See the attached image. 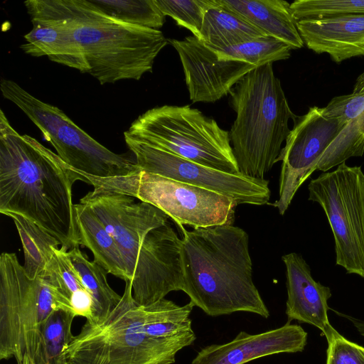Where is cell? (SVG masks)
I'll use <instances>...</instances> for the list:
<instances>
[{
	"label": "cell",
	"mask_w": 364,
	"mask_h": 364,
	"mask_svg": "<svg viewBox=\"0 0 364 364\" xmlns=\"http://www.w3.org/2000/svg\"><path fill=\"white\" fill-rule=\"evenodd\" d=\"M83 176L27 134L0 110V213L33 221L66 251L78 245L72 188Z\"/></svg>",
	"instance_id": "cell-1"
},
{
	"label": "cell",
	"mask_w": 364,
	"mask_h": 364,
	"mask_svg": "<svg viewBox=\"0 0 364 364\" xmlns=\"http://www.w3.org/2000/svg\"><path fill=\"white\" fill-rule=\"evenodd\" d=\"M183 237V291L210 316L270 312L252 279L249 236L233 225L196 228L179 225Z\"/></svg>",
	"instance_id": "cell-2"
},
{
	"label": "cell",
	"mask_w": 364,
	"mask_h": 364,
	"mask_svg": "<svg viewBox=\"0 0 364 364\" xmlns=\"http://www.w3.org/2000/svg\"><path fill=\"white\" fill-rule=\"evenodd\" d=\"M87 204L116 241L125 261L135 301L149 304L180 239L158 208L122 193L94 188L80 200Z\"/></svg>",
	"instance_id": "cell-3"
},
{
	"label": "cell",
	"mask_w": 364,
	"mask_h": 364,
	"mask_svg": "<svg viewBox=\"0 0 364 364\" xmlns=\"http://www.w3.org/2000/svg\"><path fill=\"white\" fill-rule=\"evenodd\" d=\"M230 105L236 114L229 132L240 173L264 179L277 163L291 129V109L272 63L257 67L230 90Z\"/></svg>",
	"instance_id": "cell-4"
},
{
	"label": "cell",
	"mask_w": 364,
	"mask_h": 364,
	"mask_svg": "<svg viewBox=\"0 0 364 364\" xmlns=\"http://www.w3.org/2000/svg\"><path fill=\"white\" fill-rule=\"evenodd\" d=\"M68 20L83 50L87 73L101 85L138 80L152 71L156 58L168 43L159 29L117 21L90 0H73Z\"/></svg>",
	"instance_id": "cell-5"
},
{
	"label": "cell",
	"mask_w": 364,
	"mask_h": 364,
	"mask_svg": "<svg viewBox=\"0 0 364 364\" xmlns=\"http://www.w3.org/2000/svg\"><path fill=\"white\" fill-rule=\"evenodd\" d=\"M196 339V335L173 340L148 336L141 306L127 281L118 305L103 318L87 320L58 364H173L176 353Z\"/></svg>",
	"instance_id": "cell-6"
},
{
	"label": "cell",
	"mask_w": 364,
	"mask_h": 364,
	"mask_svg": "<svg viewBox=\"0 0 364 364\" xmlns=\"http://www.w3.org/2000/svg\"><path fill=\"white\" fill-rule=\"evenodd\" d=\"M59 309L74 314L70 302L46 277L31 279L15 253L1 255V360L14 358L21 364L27 355L33 361L43 323Z\"/></svg>",
	"instance_id": "cell-7"
},
{
	"label": "cell",
	"mask_w": 364,
	"mask_h": 364,
	"mask_svg": "<svg viewBox=\"0 0 364 364\" xmlns=\"http://www.w3.org/2000/svg\"><path fill=\"white\" fill-rule=\"evenodd\" d=\"M124 135L207 167L240 173L229 132L189 105L149 109Z\"/></svg>",
	"instance_id": "cell-8"
},
{
	"label": "cell",
	"mask_w": 364,
	"mask_h": 364,
	"mask_svg": "<svg viewBox=\"0 0 364 364\" xmlns=\"http://www.w3.org/2000/svg\"><path fill=\"white\" fill-rule=\"evenodd\" d=\"M0 89L4 97L24 112L59 157L75 171L100 178L128 176L140 171L130 155L111 151L59 108L38 100L16 82L2 79Z\"/></svg>",
	"instance_id": "cell-9"
},
{
	"label": "cell",
	"mask_w": 364,
	"mask_h": 364,
	"mask_svg": "<svg viewBox=\"0 0 364 364\" xmlns=\"http://www.w3.org/2000/svg\"><path fill=\"white\" fill-rule=\"evenodd\" d=\"M80 173L84 182L94 188L122 193L149 203L178 226L186 225L196 229L234 223L236 203L206 188L141 170L128 176L108 178Z\"/></svg>",
	"instance_id": "cell-10"
},
{
	"label": "cell",
	"mask_w": 364,
	"mask_h": 364,
	"mask_svg": "<svg viewBox=\"0 0 364 364\" xmlns=\"http://www.w3.org/2000/svg\"><path fill=\"white\" fill-rule=\"evenodd\" d=\"M309 200L318 203L328 218L336 263L348 274L364 278V173L345 162L310 181Z\"/></svg>",
	"instance_id": "cell-11"
},
{
	"label": "cell",
	"mask_w": 364,
	"mask_h": 364,
	"mask_svg": "<svg viewBox=\"0 0 364 364\" xmlns=\"http://www.w3.org/2000/svg\"><path fill=\"white\" fill-rule=\"evenodd\" d=\"M141 171L206 188L232 198L236 204L269 203V181L216 170L124 136Z\"/></svg>",
	"instance_id": "cell-12"
},
{
	"label": "cell",
	"mask_w": 364,
	"mask_h": 364,
	"mask_svg": "<svg viewBox=\"0 0 364 364\" xmlns=\"http://www.w3.org/2000/svg\"><path fill=\"white\" fill-rule=\"evenodd\" d=\"M348 122L326 117L323 108L310 107L294 121L277 162L282 161L279 198L272 205L284 215L303 183L316 170L323 154Z\"/></svg>",
	"instance_id": "cell-13"
},
{
	"label": "cell",
	"mask_w": 364,
	"mask_h": 364,
	"mask_svg": "<svg viewBox=\"0 0 364 364\" xmlns=\"http://www.w3.org/2000/svg\"><path fill=\"white\" fill-rule=\"evenodd\" d=\"M177 51L193 102H215L230 93L253 65L220 58L212 48L193 36L168 39Z\"/></svg>",
	"instance_id": "cell-14"
},
{
	"label": "cell",
	"mask_w": 364,
	"mask_h": 364,
	"mask_svg": "<svg viewBox=\"0 0 364 364\" xmlns=\"http://www.w3.org/2000/svg\"><path fill=\"white\" fill-rule=\"evenodd\" d=\"M307 336L300 325L290 322L257 334L240 331L228 343L201 348L191 364H245L274 354L302 352Z\"/></svg>",
	"instance_id": "cell-15"
},
{
	"label": "cell",
	"mask_w": 364,
	"mask_h": 364,
	"mask_svg": "<svg viewBox=\"0 0 364 364\" xmlns=\"http://www.w3.org/2000/svg\"><path fill=\"white\" fill-rule=\"evenodd\" d=\"M282 259L286 267L288 322L296 320L314 326L326 337L333 327L328 317L330 288L314 279L309 264L300 255L291 252Z\"/></svg>",
	"instance_id": "cell-16"
},
{
	"label": "cell",
	"mask_w": 364,
	"mask_h": 364,
	"mask_svg": "<svg viewBox=\"0 0 364 364\" xmlns=\"http://www.w3.org/2000/svg\"><path fill=\"white\" fill-rule=\"evenodd\" d=\"M296 26L308 48L337 63L364 55V14L302 19Z\"/></svg>",
	"instance_id": "cell-17"
},
{
	"label": "cell",
	"mask_w": 364,
	"mask_h": 364,
	"mask_svg": "<svg viewBox=\"0 0 364 364\" xmlns=\"http://www.w3.org/2000/svg\"><path fill=\"white\" fill-rule=\"evenodd\" d=\"M33 28L24 36L21 48L33 56L48 58L55 63L87 73L83 50L75 38L68 19H31Z\"/></svg>",
	"instance_id": "cell-18"
},
{
	"label": "cell",
	"mask_w": 364,
	"mask_h": 364,
	"mask_svg": "<svg viewBox=\"0 0 364 364\" xmlns=\"http://www.w3.org/2000/svg\"><path fill=\"white\" fill-rule=\"evenodd\" d=\"M266 36L278 39L291 49L304 46L290 4L283 0H218Z\"/></svg>",
	"instance_id": "cell-19"
},
{
	"label": "cell",
	"mask_w": 364,
	"mask_h": 364,
	"mask_svg": "<svg viewBox=\"0 0 364 364\" xmlns=\"http://www.w3.org/2000/svg\"><path fill=\"white\" fill-rule=\"evenodd\" d=\"M78 245L91 250L94 261L107 273L129 281L127 265L122 252L103 223L87 204L74 205Z\"/></svg>",
	"instance_id": "cell-20"
},
{
	"label": "cell",
	"mask_w": 364,
	"mask_h": 364,
	"mask_svg": "<svg viewBox=\"0 0 364 364\" xmlns=\"http://www.w3.org/2000/svg\"><path fill=\"white\" fill-rule=\"evenodd\" d=\"M263 36H267L215 0L205 14L199 40L210 48L224 49Z\"/></svg>",
	"instance_id": "cell-21"
},
{
	"label": "cell",
	"mask_w": 364,
	"mask_h": 364,
	"mask_svg": "<svg viewBox=\"0 0 364 364\" xmlns=\"http://www.w3.org/2000/svg\"><path fill=\"white\" fill-rule=\"evenodd\" d=\"M192 302L179 306L165 298L153 304L141 306L144 331L150 338L173 340L196 335L190 315Z\"/></svg>",
	"instance_id": "cell-22"
},
{
	"label": "cell",
	"mask_w": 364,
	"mask_h": 364,
	"mask_svg": "<svg viewBox=\"0 0 364 364\" xmlns=\"http://www.w3.org/2000/svg\"><path fill=\"white\" fill-rule=\"evenodd\" d=\"M17 229L24 252L23 268L31 279L43 277L60 241L30 219L14 213H6Z\"/></svg>",
	"instance_id": "cell-23"
},
{
	"label": "cell",
	"mask_w": 364,
	"mask_h": 364,
	"mask_svg": "<svg viewBox=\"0 0 364 364\" xmlns=\"http://www.w3.org/2000/svg\"><path fill=\"white\" fill-rule=\"evenodd\" d=\"M67 255L77 270L84 287L92 296L93 319L106 317L122 299V296L117 294L109 285L106 277L107 272L94 260L90 261L80 251L79 246L68 251Z\"/></svg>",
	"instance_id": "cell-24"
},
{
	"label": "cell",
	"mask_w": 364,
	"mask_h": 364,
	"mask_svg": "<svg viewBox=\"0 0 364 364\" xmlns=\"http://www.w3.org/2000/svg\"><path fill=\"white\" fill-rule=\"evenodd\" d=\"M76 316L59 309L53 311L43 323L33 364H58L63 351L73 336L72 323Z\"/></svg>",
	"instance_id": "cell-25"
},
{
	"label": "cell",
	"mask_w": 364,
	"mask_h": 364,
	"mask_svg": "<svg viewBox=\"0 0 364 364\" xmlns=\"http://www.w3.org/2000/svg\"><path fill=\"white\" fill-rule=\"evenodd\" d=\"M104 14L127 24L158 29L165 16L155 0H90Z\"/></svg>",
	"instance_id": "cell-26"
},
{
	"label": "cell",
	"mask_w": 364,
	"mask_h": 364,
	"mask_svg": "<svg viewBox=\"0 0 364 364\" xmlns=\"http://www.w3.org/2000/svg\"><path fill=\"white\" fill-rule=\"evenodd\" d=\"M213 50L222 59L240 60L259 67L289 58L291 48L278 39L263 36L230 48Z\"/></svg>",
	"instance_id": "cell-27"
},
{
	"label": "cell",
	"mask_w": 364,
	"mask_h": 364,
	"mask_svg": "<svg viewBox=\"0 0 364 364\" xmlns=\"http://www.w3.org/2000/svg\"><path fill=\"white\" fill-rule=\"evenodd\" d=\"M364 154V110L350 120L321 158L316 170L327 171Z\"/></svg>",
	"instance_id": "cell-28"
},
{
	"label": "cell",
	"mask_w": 364,
	"mask_h": 364,
	"mask_svg": "<svg viewBox=\"0 0 364 364\" xmlns=\"http://www.w3.org/2000/svg\"><path fill=\"white\" fill-rule=\"evenodd\" d=\"M162 14L172 18L178 25L189 30L200 38V33L206 11L215 0H155Z\"/></svg>",
	"instance_id": "cell-29"
},
{
	"label": "cell",
	"mask_w": 364,
	"mask_h": 364,
	"mask_svg": "<svg viewBox=\"0 0 364 364\" xmlns=\"http://www.w3.org/2000/svg\"><path fill=\"white\" fill-rule=\"evenodd\" d=\"M296 21L308 18L364 14V0H296L290 4Z\"/></svg>",
	"instance_id": "cell-30"
},
{
	"label": "cell",
	"mask_w": 364,
	"mask_h": 364,
	"mask_svg": "<svg viewBox=\"0 0 364 364\" xmlns=\"http://www.w3.org/2000/svg\"><path fill=\"white\" fill-rule=\"evenodd\" d=\"M323 110L326 117L346 122L358 116L364 110V72L358 77L350 94L333 97Z\"/></svg>",
	"instance_id": "cell-31"
},
{
	"label": "cell",
	"mask_w": 364,
	"mask_h": 364,
	"mask_svg": "<svg viewBox=\"0 0 364 364\" xmlns=\"http://www.w3.org/2000/svg\"><path fill=\"white\" fill-rule=\"evenodd\" d=\"M326 364H364V347L346 338L333 327L326 336Z\"/></svg>",
	"instance_id": "cell-32"
},
{
	"label": "cell",
	"mask_w": 364,
	"mask_h": 364,
	"mask_svg": "<svg viewBox=\"0 0 364 364\" xmlns=\"http://www.w3.org/2000/svg\"><path fill=\"white\" fill-rule=\"evenodd\" d=\"M339 316H342L348 320L353 326L356 328L358 332L364 338V320H361L349 315L334 311Z\"/></svg>",
	"instance_id": "cell-33"
},
{
	"label": "cell",
	"mask_w": 364,
	"mask_h": 364,
	"mask_svg": "<svg viewBox=\"0 0 364 364\" xmlns=\"http://www.w3.org/2000/svg\"><path fill=\"white\" fill-rule=\"evenodd\" d=\"M21 364H33L31 359L27 356H24L23 360L21 363Z\"/></svg>",
	"instance_id": "cell-34"
}]
</instances>
